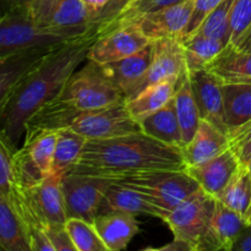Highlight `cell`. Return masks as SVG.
Instances as JSON below:
<instances>
[{
	"instance_id": "44",
	"label": "cell",
	"mask_w": 251,
	"mask_h": 251,
	"mask_svg": "<svg viewBox=\"0 0 251 251\" xmlns=\"http://www.w3.org/2000/svg\"><path fill=\"white\" fill-rule=\"evenodd\" d=\"M31 0H0V16L26 6Z\"/></svg>"
},
{
	"instance_id": "7",
	"label": "cell",
	"mask_w": 251,
	"mask_h": 251,
	"mask_svg": "<svg viewBox=\"0 0 251 251\" xmlns=\"http://www.w3.org/2000/svg\"><path fill=\"white\" fill-rule=\"evenodd\" d=\"M113 181L108 178L66 172L63 176L64 198L68 218H81L93 223Z\"/></svg>"
},
{
	"instance_id": "8",
	"label": "cell",
	"mask_w": 251,
	"mask_h": 251,
	"mask_svg": "<svg viewBox=\"0 0 251 251\" xmlns=\"http://www.w3.org/2000/svg\"><path fill=\"white\" fill-rule=\"evenodd\" d=\"M70 129L87 140L108 139L141 131L139 122L127 112L125 100L100 109L83 110L71 124Z\"/></svg>"
},
{
	"instance_id": "37",
	"label": "cell",
	"mask_w": 251,
	"mask_h": 251,
	"mask_svg": "<svg viewBox=\"0 0 251 251\" xmlns=\"http://www.w3.org/2000/svg\"><path fill=\"white\" fill-rule=\"evenodd\" d=\"M251 24V0H234L230 12V43Z\"/></svg>"
},
{
	"instance_id": "16",
	"label": "cell",
	"mask_w": 251,
	"mask_h": 251,
	"mask_svg": "<svg viewBox=\"0 0 251 251\" xmlns=\"http://www.w3.org/2000/svg\"><path fill=\"white\" fill-rule=\"evenodd\" d=\"M189 73L201 119L212 123L228 135L223 119L222 81L207 69Z\"/></svg>"
},
{
	"instance_id": "24",
	"label": "cell",
	"mask_w": 251,
	"mask_h": 251,
	"mask_svg": "<svg viewBox=\"0 0 251 251\" xmlns=\"http://www.w3.org/2000/svg\"><path fill=\"white\" fill-rule=\"evenodd\" d=\"M178 81L179 78L171 77L145 87L136 96L125 100L127 112L139 122L146 115L158 110L173 100Z\"/></svg>"
},
{
	"instance_id": "45",
	"label": "cell",
	"mask_w": 251,
	"mask_h": 251,
	"mask_svg": "<svg viewBox=\"0 0 251 251\" xmlns=\"http://www.w3.org/2000/svg\"><path fill=\"white\" fill-rule=\"evenodd\" d=\"M245 220H247L248 225H251V207H250V210L248 211L247 216H245Z\"/></svg>"
},
{
	"instance_id": "46",
	"label": "cell",
	"mask_w": 251,
	"mask_h": 251,
	"mask_svg": "<svg viewBox=\"0 0 251 251\" xmlns=\"http://www.w3.org/2000/svg\"><path fill=\"white\" fill-rule=\"evenodd\" d=\"M245 167H247L248 172H249V174H250V176H251V159H250L249 162H248V164H247V166H245Z\"/></svg>"
},
{
	"instance_id": "19",
	"label": "cell",
	"mask_w": 251,
	"mask_h": 251,
	"mask_svg": "<svg viewBox=\"0 0 251 251\" xmlns=\"http://www.w3.org/2000/svg\"><path fill=\"white\" fill-rule=\"evenodd\" d=\"M228 149V135L212 123L201 119L193 139L181 147V154L185 166L190 167L210 161Z\"/></svg>"
},
{
	"instance_id": "32",
	"label": "cell",
	"mask_w": 251,
	"mask_h": 251,
	"mask_svg": "<svg viewBox=\"0 0 251 251\" xmlns=\"http://www.w3.org/2000/svg\"><path fill=\"white\" fill-rule=\"evenodd\" d=\"M234 0H223L208 14L194 33L218 39L227 46L230 43V12Z\"/></svg>"
},
{
	"instance_id": "9",
	"label": "cell",
	"mask_w": 251,
	"mask_h": 251,
	"mask_svg": "<svg viewBox=\"0 0 251 251\" xmlns=\"http://www.w3.org/2000/svg\"><path fill=\"white\" fill-rule=\"evenodd\" d=\"M61 173L51 172L41 183L29 189H21L36 217L48 230L51 226H64L68 221ZM19 188V186H17Z\"/></svg>"
},
{
	"instance_id": "31",
	"label": "cell",
	"mask_w": 251,
	"mask_h": 251,
	"mask_svg": "<svg viewBox=\"0 0 251 251\" xmlns=\"http://www.w3.org/2000/svg\"><path fill=\"white\" fill-rule=\"evenodd\" d=\"M235 212L247 216L251 207V176L247 167L242 166L217 199Z\"/></svg>"
},
{
	"instance_id": "30",
	"label": "cell",
	"mask_w": 251,
	"mask_h": 251,
	"mask_svg": "<svg viewBox=\"0 0 251 251\" xmlns=\"http://www.w3.org/2000/svg\"><path fill=\"white\" fill-rule=\"evenodd\" d=\"M86 141L87 139L85 136L70 127L58 130L51 172L65 174L70 171L80 159Z\"/></svg>"
},
{
	"instance_id": "3",
	"label": "cell",
	"mask_w": 251,
	"mask_h": 251,
	"mask_svg": "<svg viewBox=\"0 0 251 251\" xmlns=\"http://www.w3.org/2000/svg\"><path fill=\"white\" fill-rule=\"evenodd\" d=\"M96 27L42 28L33 21L26 6L0 16V58L39 47L55 46L81 38Z\"/></svg>"
},
{
	"instance_id": "12",
	"label": "cell",
	"mask_w": 251,
	"mask_h": 251,
	"mask_svg": "<svg viewBox=\"0 0 251 251\" xmlns=\"http://www.w3.org/2000/svg\"><path fill=\"white\" fill-rule=\"evenodd\" d=\"M152 43H153V53H152L151 65L141 81L135 86L131 95L125 100L134 97L152 83L171 77L179 78L188 70L184 47L180 39L161 38L152 41Z\"/></svg>"
},
{
	"instance_id": "23",
	"label": "cell",
	"mask_w": 251,
	"mask_h": 251,
	"mask_svg": "<svg viewBox=\"0 0 251 251\" xmlns=\"http://www.w3.org/2000/svg\"><path fill=\"white\" fill-rule=\"evenodd\" d=\"M206 69L223 83H251V53L229 43Z\"/></svg>"
},
{
	"instance_id": "4",
	"label": "cell",
	"mask_w": 251,
	"mask_h": 251,
	"mask_svg": "<svg viewBox=\"0 0 251 251\" xmlns=\"http://www.w3.org/2000/svg\"><path fill=\"white\" fill-rule=\"evenodd\" d=\"M112 181L140 191L167 215L181 201L200 189V185L185 169H154L137 172Z\"/></svg>"
},
{
	"instance_id": "43",
	"label": "cell",
	"mask_w": 251,
	"mask_h": 251,
	"mask_svg": "<svg viewBox=\"0 0 251 251\" xmlns=\"http://www.w3.org/2000/svg\"><path fill=\"white\" fill-rule=\"evenodd\" d=\"M145 250H153V251H193L186 243L174 238L171 243L166 245H162L159 248H146Z\"/></svg>"
},
{
	"instance_id": "34",
	"label": "cell",
	"mask_w": 251,
	"mask_h": 251,
	"mask_svg": "<svg viewBox=\"0 0 251 251\" xmlns=\"http://www.w3.org/2000/svg\"><path fill=\"white\" fill-rule=\"evenodd\" d=\"M19 147L15 146L6 134L0 129V195L10 200L14 193L15 153Z\"/></svg>"
},
{
	"instance_id": "39",
	"label": "cell",
	"mask_w": 251,
	"mask_h": 251,
	"mask_svg": "<svg viewBox=\"0 0 251 251\" xmlns=\"http://www.w3.org/2000/svg\"><path fill=\"white\" fill-rule=\"evenodd\" d=\"M49 240L53 244L54 251H76L75 245L64 226H51L47 230Z\"/></svg>"
},
{
	"instance_id": "27",
	"label": "cell",
	"mask_w": 251,
	"mask_h": 251,
	"mask_svg": "<svg viewBox=\"0 0 251 251\" xmlns=\"http://www.w3.org/2000/svg\"><path fill=\"white\" fill-rule=\"evenodd\" d=\"M0 249L31 251L26 229L10 200L0 195Z\"/></svg>"
},
{
	"instance_id": "26",
	"label": "cell",
	"mask_w": 251,
	"mask_h": 251,
	"mask_svg": "<svg viewBox=\"0 0 251 251\" xmlns=\"http://www.w3.org/2000/svg\"><path fill=\"white\" fill-rule=\"evenodd\" d=\"M223 119L228 132L251 119V83H223Z\"/></svg>"
},
{
	"instance_id": "2",
	"label": "cell",
	"mask_w": 251,
	"mask_h": 251,
	"mask_svg": "<svg viewBox=\"0 0 251 251\" xmlns=\"http://www.w3.org/2000/svg\"><path fill=\"white\" fill-rule=\"evenodd\" d=\"M185 168L181 149L169 146L140 131L87 140L80 159L70 172L114 180L137 172Z\"/></svg>"
},
{
	"instance_id": "33",
	"label": "cell",
	"mask_w": 251,
	"mask_h": 251,
	"mask_svg": "<svg viewBox=\"0 0 251 251\" xmlns=\"http://www.w3.org/2000/svg\"><path fill=\"white\" fill-rule=\"evenodd\" d=\"M65 228L76 251H108L93 223L86 222L81 218H68Z\"/></svg>"
},
{
	"instance_id": "29",
	"label": "cell",
	"mask_w": 251,
	"mask_h": 251,
	"mask_svg": "<svg viewBox=\"0 0 251 251\" xmlns=\"http://www.w3.org/2000/svg\"><path fill=\"white\" fill-rule=\"evenodd\" d=\"M185 53V63L189 71L201 70L225 49L226 44L218 39L191 33L180 39Z\"/></svg>"
},
{
	"instance_id": "38",
	"label": "cell",
	"mask_w": 251,
	"mask_h": 251,
	"mask_svg": "<svg viewBox=\"0 0 251 251\" xmlns=\"http://www.w3.org/2000/svg\"><path fill=\"white\" fill-rule=\"evenodd\" d=\"M223 0H195V5H194L193 14H191L190 21H189L188 26L184 29L183 34H181L180 39L183 37L189 36V34L194 33L196 29L199 28L203 20L208 16L211 11L216 9L218 5L222 2Z\"/></svg>"
},
{
	"instance_id": "17",
	"label": "cell",
	"mask_w": 251,
	"mask_h": 251,
	"mask_svg": "<svg viewBox=\"0 0 251 251\" xmlns=\"http://www.w3.org/2000/svg\"><path fill=\"white\" fill-rule=\"evenodd\" d=\"M247 225L244 216L217 200L207 233L201 243L200 251H232L233 244Z\"/></svg>"
},
{
	"instance_id": "6",
	"label": "cell",
	"mask_w": 251,
	"mask_h": 251,
	"mask_svg": "<svg viewBox=\"0 0 251 251\" xmlns=\"http://www.w3.org/2000/svg\"><path fill=\"white\" fill-rule=\"evenodd\" d=\"M217 199L199 189L168 213L166 220L174 238L186 243L193 251H200L207 233Z\"/></svg>"
},
{
	"instance_id": "1",
	"label": "cell",
	"mask_w": 251,
	"mask_h": 251,
	"mask_svg": "<svg viewBox=\"0 0 251 251\" xmlns=\"http://www.w3.org/2000/svg\"><path fill=\"white\" fill-rule=\"evenodd\" d=\"M97 39L96 31L81 38L61 43L15 87L0 114V129L19 147L26 122L36 110L60 93L74 71L87 60Z\"/></svg>"
},
{
	"instance_id": "22",
	"label": "cell",
	"mask_w": 251,
	"mask_h": 251,
	"mask_svg": "<svg viewBox=\"0 0 251 251\" xmlns=\"http://www.w3.org/2000/svg\"><path fill=\"white\" fill-rule=\"evenodd\" d=\"M140 129L144 134L174 147L184 146L181 129L176 115L174 100H169L166 105L156 112L146 115L139 120Z\"/></svg>"
},
{
	"instance_id": "10",
	"label": "cell",
	"mask_w": 251,
	"mask_h": 251,
	"mask_svg": "<svg viewBox=\"0 0 251 251\" xmlns=\"http://www.w3.org/2000/svg\"><path fill=\"white\" fill-rule=\"evenodd\" d=\"M150 42L136 22L122 25L97 37L88 50L87 60L105 65L132 55Z\"/></svg>"
},
{
	"instance_id": "14",
	"label": "cell",
	"mask_w": 251,
	"mask_h": 251,
	"mask_svg": "<svg viewBox=\"0 0 251 251\" xmlns=\"http://www.w3.org/2000/svg\"><path fill=\"white\" fill-rule=\"evenodd\" d=\"M58 46L39 47L0 58V114L20 81L37 68Z\"/></svg>"
},
{
	"instance_id": "35",
	"label": "cell",
	"mask_w": 251,
	"mask_h": 251,
	"mask_svg": "<svg viewBox=\"0 0 251 251\" xmlns=\"http://www.w3.org/2000/svg\"><path fill=\"white\" fill-rule=\"evenodd\" d=\"M181 1H184V0H135V1H132L131 4L127 5V6L118 15L117 19H115L109 26H107L102 32H100V33L97 34V37L112 31L115 27L122 26V25L131 24V22L136 21L137 19L145 16V15L158 11V10L172 6V5L179 4V2Z\"/></svg>"
},
{
	"instance_id": "20",
	"label": "cell",
	"mask_w": 251,
	"mask_h": 251,
	"mask_svg": "<svg viewBox=\"0 0 251 251\" xmlns=\"http://www.w3.org/2000/svg\"><path fill=\"white\" fill-rule=\"evenodd\" d=\"M125 212L134 216H151L164 221L167 213L154 205L149 198L135 189L113 183L105 194L100 213Z\"/></svg>"
},
{
	"instance_id": "42",
	"label": "cell",
	"mask_w": 251,
	"mask_h": 251,
	"mask_svg": "<svg viewBox=\"0 0 251 251\" xmlns=\"http://www.w3.org/2000/svg\"><path fill=\"white\" fill-rule=\"evenodd\" d=\"M232 44L235 48L239 49V50L251 53V24Z\"/></svg>"
},
{
	"instance_id": "41",
	"label": "cell",
	"mask_w": 251,
	"mask_h": 251,
	"mask_svg": "<svg viewBox=\"0 0 251 251\" xmlns=\"http://www.w3.org/2000/svg\"><path fill=\"white\" fill-rule=\"evenodd\" d=\"M108 1H109V0H82L86 9H87L88 12H90L92 24L96 25V21H97L98 16H100V12L103 11V9H104L105 5L108 4Z\"/></svg>"
},
{
	"instance_id": "18",
	"label": "cell",
	"mask_w": 251,
	"mask_h": 251,
	"mask_svg": "<svg viewBox=\"0 0 251 251\" xmlns=\"http://www.w3.org/2000/svg\"><path fill=\"white\" fill-rule=\"evenodd\" d=\"M152 53H153V43L150 42L146 47L132 55L105 65H100L108 78L123 93L124 100L131 95L135 86L141 81L146 71L149 70L152 60Z\"/></svg>"
},
{
	"instance_id": "28",
	"label": "cell",
	"mask_w": 251,
	"mask_h": 251,
	"mask_svg": "<svg viewBox=\"0 0 251 251\" xmlns=\"http://www.w3.org/2000/svg\"><path fill=\"white\" fill-rule=\"evenodd\" d=\"M56 140H58V131L38 130V131L26 132L24 136V145L20 147L24 153L31 159L32 163L46 176L53 171Z\"/></svg>"
},
{
	"instance_id": "11",
	"label": "cell",
	"mask_w": 251,
	"mask_h": 251,
	"mask_svg": "<svg viewBox=\"0 0 251 251\" xmlns=\"http://www.w3.org/2000/svg\"><path fill=\"white\" fill-rule=\"evenodd\" d=\"M26 9L42 28L96 27L82 0H31Z\"/></svg>"
},
{
	"instance_id": "13",
	"label": "cell",
	"mask_w": 251,
	"mask_h": 251,
	"mask_svg": "<svg viewBox=\"0 0 251 251\" xmlns=\"http://www.w3.org/2000/svg\"><path fill=\"white\" fill-rule=\"evenodd\" d=\"M195 0H184L179 4L164 7L137 19L136 22L150 41L161 38L180 39L190 21Z\"/></svg>"
},
{
	"instance_id": "21",
	"label": "cell",
	"mask_w": 251,
	"mask_h": 251,
	"mask_svg": "<svg viewBox=\"0 0 251 251\" xmlns=\"http://www.w3.org/2000/svg\"><path fill=\"white\" fill-rule=\"evenodd\" d=\"M93 226L108 251L126 249L132 238L140 232L136 216L125 212L100 213L93 221Z\"/></svg>"
},
{
	"instance_id": "25",
	"label": "cell",
	"mask_w": 251,
	"mask_h": 251,
	"mask_svg": "<svg viewBox=\"0 0 251 251\" xmlns=\"http://www.w3.org/2000/svg\"><path fill=\"white\" fill-rule=\"evenodd\" d=\"M173 100L181 129L184 146H185L194 137L201 120L189 70H186L179 77Z\"/></svg>"
},
{
	"instance_id": "15",
	"label": "cell",
	"mask_w": 251,
	"mask_h": 251,
	"mask_svg": "<svg viewBox=\"0 0 251 251\" xmlns=\"http://www.w3.org/2000/svg\"><path fill=\"white\" fill-rule=\"evenodd\" d=\"M240 167L242 164L237 156L228 149L210 161L186 167L185 171L195 179L202 190L218 199Z\"/></svg>"
},
{
	"instance_id": "36",
	"label": "cell",
	"mask_w": 251,
	"mask_h": 251,
	"mask_svg": "<svg viewBox=\"0 0 251 251\" xmlns=\"http://www.w3.org/2000/svg\"><path fill=\"white\" fill-rule=\"evenodd\" d=\"M229 150L237 156L242 166L251 159V119L228 132Z\"/></svg>"
},
{
	"instance_id": "5",
	"label": "cell",
	"mask_w": 251,
	"mask_h": 251,
	"mask_svg": "<svg viewBox=\"0 0 251 251\" xmlns=\"http://www.w3.org/2000/svg\"><path fill=\"white\" fill-rule=\"evenodd\" d=\"M58 97L82 112L124 100L123 93L108 78L102 66L91 60L74 71Z\"/></svg>"
},
{
	"instance_id": "40",
	"label": "cell",
	"mask_w": 251,
	"mask_h": 251,
	"mask_svg": "<svg viewBox=\"0 0 251 251\" xmlns=\"http://www.w3.org/2000/svg\"><path fill=\"white\" fill-rule=\"evenodd\" d=\"M232 251H251V225H247L233 244Z\"/></svg>"
}]
</instances>
